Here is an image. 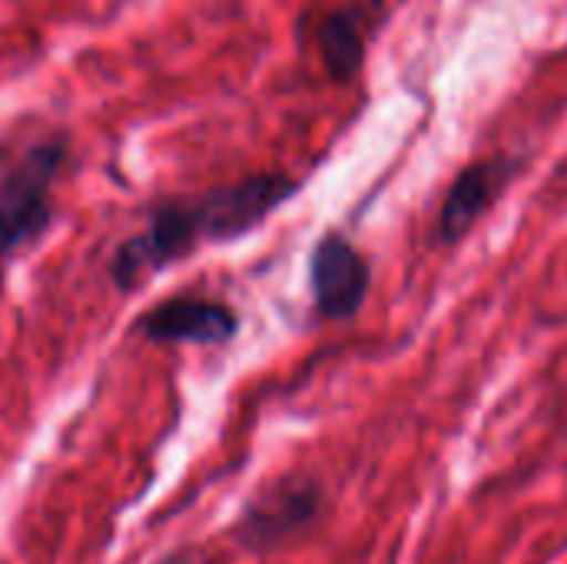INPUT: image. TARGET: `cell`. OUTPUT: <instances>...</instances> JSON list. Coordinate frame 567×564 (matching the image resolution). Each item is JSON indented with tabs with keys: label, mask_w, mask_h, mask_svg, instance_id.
Returning <instances> with one entry per match:
<instances>
[{
	"label": "cell",
	"mask_w": 567,
	"mask_h": 564,
	"mask_svg": "<svg viewBox=\"0 0 567 564\" xmlns=\"http://www.w3.org/2000/svg\"><path fill=\"white\" fill-rule=\"evenodd\" d=\"M302 183L289 173H256L186 199H169L159 209H153L143 233L126 239L110 273L116 286L130 289L143 276L166 269L169 263L189 256L203 243H229L256 226H262L279 206H286Z\"/></svg>",
	"instance_id": "cell-1"
},
{
	"label": "cell",
	"mask_w": 567,
	"mask_h": 564,
	"mask_svg": "<svg viewBox=\"0 0 567 564\" xmlns=\"http://www.w3.org/2000/svg\"><path fill=\"white\" fill-rule=\"evenodd\" d=\"M63 143L43 140L20 153L0 180V256L33 243L50 223V183L60 170Z\"/></svg>",
	"instance_id": "cell-2"
},
{
	"label": "cell",
	"mask_w": 567,
	"mask_h": 564,
	"mask_svg": "<svg viewBox=\"0 0 567 564\" xmlns=\"http://www.w3.org/2000/svg\"><path fill=\"white\" fill-rule=\"evenodd\" d=\"M309 289L322 319L352 322L369 302L372 263L349 236L329 229L309 253Z\"/></svg>",
	"instance_id": "cell-3"
},
{
	"label": "cell",
	"mask_w": 567,
	"mask_h": 564,
	"mask_svg": "<svg viewBox=\"0 0 567 564\" xmlns=\"http://www.w3.org/2000/svg\"><path fill=\"white\" fill-rule=\"evenodd\" d=\"M518 170H522V160L515 156H485V160L462 166L442 199L435 239L442 246H458L498 206V199L508 193Z\"/></svg>",
	"instance_id": "cell-4"
},
{
	"label": "cell",
	"mask_w": 567,
	"mask_h": 564,
	"mask_svg": "<svg viewBox=\"0 0 567 564\" xmlns=\"http://www.w3.org/2000/svg\"><path fill=\"white\" fill-rule=\"evenodd\" d=\"M322 509V485L312 475H286L262 489L239 515L236 539L246 548H272L309 525Z\"/></svg>",
	"instance_id": "cell-5"
},
{
	"label": "cell",
	"mask_w": 567,
	"mask_h": 564,
	"mask_svg": "<svg viewBox=\"0 0 567 564\" xmlns=\"http://www.w3.org/2000/svg\"><path fill=\"white\" fill-rule=\"evenodd\" d=\"M136 332L150 342H186V346H226L239 332V316L216 299L176 296L140 316Z\"/></svg>",
	"instance_id": "cell-6"
},
{
	"label": "cell",
	"mask_w": 567,
	"mask_h": 564,
	"mask_svg": "<svg viewBox=\"0 0 567 564\" xmlns=\"http://www.w3.org/2000/svg\"><path fill=\"white\" fill-rule=\"evenodd\" d=\"M372 30H375V3H362V0L336 7L319 20L316 47L332 83L346 86L362 73Z\"/></svg>",
	"instance_id": "cell-7"
},
{
	"label": "cell",
	"mask_w": 567,
	"mask_h": 564,
	"mask_svg": "<svg viewBox=\"0 0 567 564\" xmlns=\"http://www.w3.org/2000/svg\"><path fill=\"white\" fill-rule=\"evenodd\" d=\"M159 564H186V558L183 555H169V558H163Z\"/></svg>",
	"instance_id": "cell-8"
}]
</instances>
